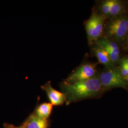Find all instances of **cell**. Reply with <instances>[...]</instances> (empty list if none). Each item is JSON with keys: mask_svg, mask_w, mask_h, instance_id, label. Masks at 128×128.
Instances as JSON below:
<instances>
[{"mask_svg": "<svg viewBox=\"0 0 128 128\" xmlns=\"http://www.w3.org/2000/svg\"><path fill=\"white\" fill-rule=\"evenodd\" d=\"M61 91L66 97V104L91 98L101 93L103 87L97 76L90 79L72 84L64 81L60 84Z\"/></svg>", "mask_w": 128, "mask_h": 128, "instance_id": "6da1fadb", "label": "cell"}, {"mask_svg": "<svg viewBox=\"0 0 128 128\" xmlns=\"http://www.w3.org/2000/svg\"><path fill=\"white\" fill-rule=\"evenodd\" d=\"M106 33L115 43L122 42L128 34V17L120 15L112 18L106 26Z\"/></svg>", "mask_w": 128, "mask_h": 128, "instance_id": "7a4b0ae2", "label": "cell"}, {"mask_svg": "<svg viewBox=\"0 0 128 128\" xmlns=\"http://www.w3.org/2000/svg\"><path fill=\"white\" fill-rule=\"evenodd\" d=\"M104 17L102 14L92 12L90 17L86 20L85 28L90 45L101 38L104 30Z\"/></svg>", "mask_w": 128, "mask_h": 128, "instance_id": "3957f363", "label": "cell"}, {"mask_svg": "<svg viewBox=\"0 0 128 128\" xmlns=\"http://www.w3.org/2000/svg\"><path fill=\"white\" fill-rule=\"evenodd\" d=\"M99 78L103 88L120 87L126 89L128 86V82L122 76L118 68L114 66L107 68L101 73Z\"/></svg>", "mask_w": 128, "mask_h": 128, "instance_id": "277c9868", "label": "cell"}, {"mask_svg": "<svg viewBox=\"0 0 128 128\" xmlns=\"http://www.w3.org/2000/svg\"><path fill=\"white\" fill-rule=\"evenodd\" d=\"M96 64L85 62L74 69L64 81L72 84L87 80L96 76Z\"/></svg>", "mask_w": 128, "mask_h": 128, "instance_id": "5b68a950", "label": "cell"}, {"mask_svg": "<svg viewBox=\"0 0 128 128\" xmlns=\"http://www.w3.org/2000/svg\"><path fill=\"white\" fill-rule=\"evenodd\" d=\"M41 89L46 92L48 97L52 105H61L66 102V97L61 92H59L52 87L50 81H48L41 86Z\"/></svg>", "mask_w": 128, "mask_h": 128, "instance_id": "8992f818", "label": "cell"}, {"mask_svg": "<svg viewBox=\"0 0 128 128\" xmlns=\"http://www.w3.org/2000/svg\"><path fill=\"white\" fill-rule=\"evenodd\" d=\"M48 119H44L38 116L33 112L20 126L21 128H48L49 126Z\"/></svg>", "mask_w": 128, "mask_h": 128, "instance_id": "52a82bcc", "label": "cell"}, {"mask_svg": "<svg viewBox=\"0 0 128 128\" xmlns=\"http://www.w3.org/2000/svg\"><path fill=\"white\" fill-rule=\"evenodd\" d=\"M92 52L99 62L105 66L107 68H111L114 67V64L112 62L109 55L102 48L96 45L93 48Z\"/></svg>", "mask_w": 128, "mask_h": 128, "instance_id": "ba28073f", "label": "cell"}, {"mask_svg": "<svg viewBox=\"0 0 128 128\" xmlns=\"http://www.w3.org/2000/svg\"><path fill=\"white\" fill-rule=\"evenodd\" d=\"M53 105L50 102H44L38 105L34 112L39 117L44 119H48L50 115Z\"/></svg>", "mask_w": 128, "mask_h": 128, "instance_id": "9c48e42d", "label": "cell"}, {"mask_svg": "<svg viewBox=\"0 0 128 128\" xmlns=\"http://www.w3.org/2000/svg\"><path fill=\"white\" fill-rule=\"evenodd\" d=\"M94 43L100 47H107L113 51L115 54L120 56V50L119 46L114 41L110 40L107 38H100Z\"/></svg>", "mask_w": 128, "mask_h": 128, "instance_id": "30bf717a", "label": "cell"}, {"mask_svg": "<svg viewBox=\"0 0 128 128\" xmlns=\"http://www.w3.org/2000/svg\"><path fill=\"white\" fill-rule=\"evenodd\" d=\"M124 10L122 2L118 0H111V5L109 16L115 17L120 16Z\"/></svg>", "mask_w": 128, "mask_h": 128, "instance_id": "8fae6325", "label": "cell"}, {"mask_svg": "<svg viewBox=\"0 0 128 128\" xmlns=\"http://www.w3.org/2000/svg\"><path fill=\"white\" fill-rule=\"evenodd\" d=\"M111 5V0H106L102 2L101 5V10L102 15L104 17L109 16Z\"/></svg>", "mask_w": 128, "mask_h": 128, "instance_id": "7c38bea8", "label": "cell"}, {"mask_svg": "<svg viewBox=\"0 0 128 128\" xmlns=\"http://www.w3.org/2000/svg\"><path fill=\"white\" fill-rule=\"evenodd\" d=\"M118 68L123 78L128 82V70L125 61L124 59L121 61L120 63V66Z\"/></svg>", "mask_w": 128, "mask_h": 128, "instance_id": "4fadbf2b", "label": "cell"}, {"mask_svg": "<svg viewBox=\"0 0 128 128\" xmlns=\"http://www.w3.org/2000/svg\"><path fill=\"white\" fill-rule=\"evenodd\" d=\"M4 128H21L20 127H15L12 125H6Z\"/></svg>", "mask_w": 128, "mask_h": 128, "instance_id": "5bb4252c", "label": "cell"}, {"mask_svg": "<svg viewBox=\"0 0 128 128\" xmlns=\"http://www.w3.org/2000/svg\"><path fill=\"white\" fill-rule=\"evenodd\" d=\"M124 60H125V63H126V66H127V68L128 72V57L124 58Z\"/></svg>", "mask_w": 128, "mask_h": 128, "instance_id": "9a60e30c", "label": "cell"}, {"mask_svg": "<svg viewBox=\"0 0 128 128\" xmlns=\"http://www.w3.org/2000/svg\"><path fill=\"white\" fill-rule=\"evenodd\" d=\"M126 46L128 49V34H127L126 38Z\"/></svg>", "mask_w": 128, "mask_h": 128, "instance_id": "2e32d148", "label": "cell"}, {"mask_svg": "<svg viewBox=\"0 0 128 128\" xmlns=\"http://www.w3.org/2000/svg\"></svg>", "mask_w": 128, "mask_h": 128, "instance_id": "e0dca14e", "label": "cell"}]
</instances>
